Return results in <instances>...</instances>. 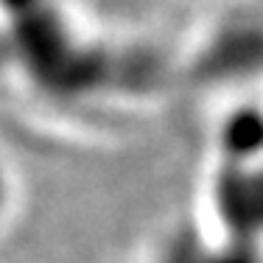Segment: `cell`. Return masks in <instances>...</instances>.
Segmentation results:
<instances>
[{
  "instance_id": "obj_2",
  "label": "cell",
  "mask_w": 263,
  "mask_h": 263,
  "mask_svg": "<svg viewBox=\"0 0 263 263\" xmlns=\"http://www.w3.org/2000/svg\"><path fill=\"white\" fill-rule=\"evenodd\" d=\"M9 204H11V187H9V177L0 168V224L9 218Z\"/></svg>"
},
{
  "instance_id": "obj_1",
  "label": "cell",
  "mask_w": 263,
  "mask_h": 263,
  "mask_svg": "<svg viewBox=\"0 0 263 263\" xmlns=\"http://www.w3.org/2000/svg\"><path fill=\"white\" fill-rule=\"evenodd\" d=\"M210 182V213L221 247L263 258V146L221 148Z\"/></svg>"
}]
</instances>
